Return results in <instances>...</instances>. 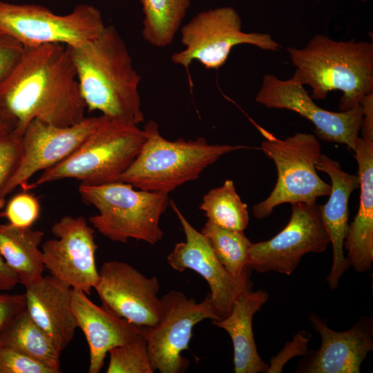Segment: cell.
I'll list each match as a JSON object with an SVG mask.
<instances>
[{
    "instance_id": "30",
    "label": "cell",
    "mask_w": 373,
    "mask_h": 373,
    "mask_svg": "<svg viewBox=\"0 0 373 373\" xmlns=\"http://www.w3.org/2000/svg\"><path fill=\"white\" fill-rule=\"evenodd\" d=\"M41 207L36 197L24 191L13 196L1 216L17 227H32L39 217Z\"/></svg>"
},
{
    "instance_id": "38",
    "label": "cell",
    "mask_w": 373,
    "mask_h": 373,
    "mask_svg": "<svg viewBox=\"0 0 373 373\" xmlns=\"http://www.w3.org/2000/svg\"><path fill=\"white\" fill-rule=\"evenodd\" d=\"M363 1H366V0H363Z\"/></svg>"
},
{
    "instance_id": "3",
    "label": "cell",
    "mask_w": 373,
    "mask_h": 373,
    "mask_svg": "<svg viewBox=\"0 0 373 373\" xmlns=\"http://www.w3.org/2000/svg\"><path fill=\"white\" fill-rule=\"evenodd\" d=\"M287 50L296 68L291 77L312 88L313 99H325L330 91L340 90L339 109L345 111L373 92L372 42L335 41L316 35L304 48Z\"/></svg>"
},
{
    "instance_id": "35",
    "label": "cell",
    "mask_w": 373,
    "mask_h": 373,
    "mask_svg": "<svg viewBox=\"0 0 373 373\" xmlns=\"http://www.w3.org/2000/svg\"><path fill=\"white\" fill-rule=\"evenodd\" d=\"M363 116L360 131L361 137L373 140V92L366 95L361 101Z\"/></svg>"
},
{
    "instance_id": "18",
    "label": "cell",
    "mask_w": 373,
    "mask_h": 373,
    "mask_svg": "<svg viewBox=\"0 0 373 373\" xmlns=\"http://www.w3.org/2000/svg\"><path fill=\"white\" fill-rule=\"evenodd\" d=\"M71 305L77 327L89 347V373L100 372L112 348L126 344L141 334V327L97 305L82 290L71 288Z\"/></svg>"
},
{
    "instance_id": "16",
    "label": "cell",
    "mask_w": 373,
    "mask_h": 373,
    "mask_svg": "<svg viewBox=\"0 0 373 373\" xmlns=\"http://www.w3.org/2000/svg\"><path fill=\"white\" fill-rule=\"evenodd\" d=\"M102 119L84 117L68 126H57L35 119L21 136L22 154L19 166L8 184L3 198L17 186L25 190L28 180L37 173L59 163L74 151L95 131Z\"/></svg>"
},
{
    "instance_id": "12",
    "label": "cell",
    "mask_w": 373,
    "mask_h": 373,
    "mask_svg": "<svg viewBox=\"0 0 373 373\" xmlns=\"http://www.w3.org/2000/svg\"><path fill=\"white\" fill-rule=\"evenodd\" d=\"M255 100L269 108L294 111L314 124L318 138L345 144L352 151L355 149L363 116L361 104L345 111L323 109L294 78L282 80L273 74L263 77Z\"/></svg>"
},
{
    "instance_id": "13",
    "label": "cell",
    "mask_w": 373,
    "mask_h": 373,
    "mask_svg": "<svg viewBox=\"0 0 373 373\" xmlns=\"http://www.w3.org/2000/svg\"><path fill=\"white\" fill-rule=\"evenodd\" d=\"M51 233L55 238L41 246L45 269L69 287L90 295L99 280L94 228L83 216H65L52 226Z\"/></svg>"
},
{
    "instance_id": "23",
    "label": "cell",
    "mask_w": 373,
    "mask_h": 373,
    "mask_svg": "<svg viewBox=\"0 0 373 373\" xmlns=\"http://www.w3.org/2000/svg\"><path fill=\"white\" fill-rule=\"evenodd\" d=\"M44 233L32 227L0 224V254L25 288L40 281L45 267L41 249Z\"/></svg>"
},
{
    "instance_id": "7",
    "label": "cell",
    "mask_w": 373,
    "mask_h": 373,
    "mask_svg": "<svg viewBox=\"0 0 373 373\" xmlns=\"http://www.w3.org/2000/svg\"><path fill=\"white\" fill-rule=\"evenodd\" d=\"M260 131L265 136L260 149L274 161L277 180L269 195L254 206L255 218H267L282 204L315 203L319 197L329 195L330 184L319 177L316 168L322 155L316 135L296 133L281 140L261 128Z\"/></svg>"
},
{
    "instance_id": "21",
    "label": "cell",
    "mask_w": 373,
    "mask_h": 373,
    "mask_svg": "<svg viewBox=\"0 0 373 373\" xmlns=\"http://www.w3.org/2000/svg\"><path fill=\"white\" fill-rule=\"evenodd\" d=\"M353 151L361 192L358 211L349 224L344 248L349 267L364 273L373 262V140L358 137Z\"/></svg>"
},
{
    "instance_id": "34",
    "label": "cell",
    "mask_w": 373,
    "mask_h": 373,
    "mask_svg": "<svg viewBox=\"0 0 373 373\" xmlns=\"http://www.w3.org/2000/svg\"><path fill=\"white\" fill-rule=\"evenodd\" d=\"M23 50L20 43L0 32V84L19 62Z\"/></svg>"
},
{
    "instance_id": "19",
    "label": "cell",
    "mask_w": 373,
    "mask_h": 373,
    "mask_svg": "<svg viewBox=\"0 0 373 373\" xmlns=\"http://www.w3.org/2000/svg\"><path fill=\"white\" fill-rule=\"evenodd\" d=\"M316 168L326 173L332 183L329 198L325 204L320 205V211L333 249L332 267L326 280L329 287L335 289L350 267L344 254L349 228L348 201L351 193L359 187V177L345 172L338 161L323 154Z\"/></svg>"
},
{
    "instance_id": "4",
    "label": "cell",
    "mask_w": 373,
    "mask_h": 373,
    "mask_svg": "<svg viewBox=\"0 0 373 373\" xmlns=\"http://www.w3.org/2000/svg\"><path fill=\"white\" fill-rule=\"evenodd\" d=\"M146 140L135 160L119 181L148 191L169 193L183 184L198 179L222 156L248 149L243 145L210 144L203 137L195 140L164 138L157 124L151 120L144 128Z\"/></svg>"
},
{
    "instance_id": "28",
    "label": "cell",
    "mask_w": 373,
    "mask_h": 373,
    "mask_svg": "<svg viewBox=\"0 0 373 373\" xmlns=\"http://www.w3.org/2000/svg\"><path fill=\"white\" fill-rule=\"evenodd\" d=\"M107 373H153L147 343L139 334L132 341L112 348L109 352Z\"/></svg>"
},
{
    "instance_id": "27",
    "label": "cell",
    "mask_w": 373,
    "mask_h": 373,
    "mask_svg": "<svg viewBox=\"0 0 373 373\" xmlns=\"http://www.w3.org/2000/svg\"><path fill=\"white\" fill-rule=\"evenodd\" d=\"M200 232L231 275L238 278L252 270L249 265V251L252 242L243 231L224 229L207 221Z\"/></svg>"
},
{
    "instance_id": "11",
    "label": "cell",
    "mask_w": 373,
    "mask_h": 373,
    "mask_svg": "<svg viewBox=\"0 0 373 373\" xmlns=\"http://www.w3.org/2000/svg\"><path fill=\"white\" fill-rule=\"evenodd\" d=\"M291 206L290 219L278 234L268 240L251 243L249 251L251 269L289 276L305 254L327 249L330 242L320 205L295 202Z\"/></svg>"
},
{
    "instance_id": "36",
    "label": "cell",
    "mask_w": 373,
    "mask_h": 373,
    "mask_svg": "<svg viewBox=\"0 0 373 373\" xmlns=\"http://www.w3.org/2000/svg\"><path fill=\"white\" fill-rule=\"evenodd\" d=\"M18 283L17 276L0 254V292L12 290Z\"/></svg>"
},
{
    "instance_id": "32",
    "label": "cell",
    "mask_w": 373,
    "mask_h": 373,
    "mask_svg": "<svg viewBox=\"0 0 373 373\" xmlns=\"http://www.w3.org/2000/svg\"><path fill=\"white\" fill-rule=\"evenodd\" d=\"M23 294L0 292V345L2 337L14 320L26 309Z\"/></svg>"
},
{
    "instance_id": "2",
    "label": "cell",
    "mask_w": 373,
    "mask_h": 373,
    "mask_svg": "<svg viewBox=\"0 0 373 373\" xmlns=\"http://www.w3.org/2000/svg\"><path fill=\"white\" fill-rule=\"evenodd\" d=\"M66 47L88 111H98L106 117L136 126L144 122L139 94L140 76L113 26H106L90 41Z\"/></svg>"
},
{
    "instance_id": "20",
    "label": "cell",
    "mask_w": 373,
    "mask_h": 373,
    "mask_svg": "<svg viewBox=\"0 0 373 373\" xmlns=\"http://www.w3.org/2000/svg\"><path fill=\"white\" fill-rule=\"evenodd\" d=\"M25 289L26 311L62 352L78 328L72 309L71 288L50 275Z\"/></svg>"
},
{
    "instance_id": "25",
    "label": "cell",
    "mask_w": 373,
    "mask_h": 373,
    "mask_svg": "<svg viewBox=\"0 0 373 373\" xmlns=\"http://www.w3.org/2000/svg\"><path fill=\"white\" fill-rule=\"evenodd\" d=\"M144 13L142 35L151 45L171 44L190 6L191 0H139Z\"/></svg>"
},
{
    "instance_id": "24",
    "label": "cell",
    "mask_w": 373,
    "mask_h": 373,
    "mask_svg": "<svg viewBox=\"0 0 373 373\" xmlns=\"http://www.w3.org/2000/svg\"><path fill=\"white\" fill-rule=\"evenodd\" d=\"M21 352L55 370L60 369V352L48 335L35 323L26 309L11 323L0 346Z\"/></svg>"
},
{
    "instance_id": "33",
    "label": "cell",
    "mask_w": 373,
    "mask_h": 373,
    "mask_svg": "<svg viewBox=\"0 0 373 373\" xmlns=\"http://www.w3.org/2000/svg\"><path fill=\"white\" fill-rule=\"evenodd\" d=\"M311 338L306 331L298 333L291 342H288L277 356L271 358L267 373L281 372L285 364L292 357L305 354L307 345Z\"/></svg>"
},
{
    "instance_id": "29",
    "label": "cell",
    "mask_w": 373,
    "mask_h": 373,
    "mask_svg": "<svg viewBox=\"0 0 373 373\" xmlns=\"http://www.w3.org/2000/svg\"><path fill=\"white\" fill-rule=\"evenodd\" d=\"M21 137L12 132L0 137V209L4 206L3 195L21 161Z\"/></svg>"
},
{
    "instance_id": "26",
    "label": "cell",
    "mask_w": 373,
    "mask_h": 373,
    "mask_svg": "<svg viewBox=\"0 0 373 373\" xmlns=\"http://www.w3.org/2000/svg\"><path fill=\"white\" fill-rule=\"evenodd\" d=\"M200 209L204 212L207 221L224 229L244 231L249 224L247 205L241 200L231 180L208 191Z\"/></svg>"
},
{
    "instance_id": "37",
    "label": "cell",
    "mask_w": 373,
    "mask_h": 373,
    "mask_svg": "<svg viewBox=\"0 0 373 373\" xmlns=\"http://www.w3.org/2000/svg\"><path fill=\"white\" fill-rule=\"evenodd\" d=\"M14 128L13 124L0 113V137L12 132Z\"/></svg>"
},
{
    "instance_id": "5",
    "label": "cell",
    "mask_w": 373,
    "mask_h": 373,
    "mask_svg": "<svg viewBox=\"0 0 373 373\" xmlns=\"http://www.w3.org/2000/svg\"><path fill=\"white\" fill-rule=\"evenodd\" d=\"M146 133L138 126L102 115L95 131L68 157L44 171L24 191L64 179L97 186L119 181L138 155Z\"/></svg>"
},
{
    "instance_id": "10",
    "label": "cell",
    "mask_w": 373,
    "mask_h": 373,
    "mask_svg": "<svg viewBox=\"0 0 373 373\" xmlns=\"http://www.w3.org/2000/svg\"><path fill=\"white\" fill-rule=\"evenodd\" d=\"M161 312L153 327H142V334L154 370L161 373L185 372L189 361L182 356L188 349L193 329L200 321L220 320L209 294L200 303L188 298L180 291L172 290L161 298Z\"/></svg>"
},
{
    "instance_id": "14",
    "label": "cell",
    "mask_w": 373,
    "mask_h": 373,
    "mask_svg": "<svg viewBox=\"0 0 373 373\" xmlns=\"http://www.w3.org/2000/svg\"><path fill=\"white\" fill-rule=\"evenodd\" d=\"M170 204L186 239L175 245L167 262L175 271L191 269L205 279L211 290L212 305L222 319L230 314L237 299L251 290V271L238 278L231 275L216 258L205 236L189 222L173 200H170Z\"/></svg>"
},
{
    "instance_id": "9",
    "label": "cell",
    "mask_w": 373,
    "mask_h": 373,
    "mask_svg": "<svg viewBox=\"0 0 373 373\" xmlns=\"http://www.w3.org/2000/svg\"><path fill=\"white\" fill-rule=\"evenodd\" d=\"M180 33L184 48L173 53L171 59L187 72L194 60L207 69L218 70L225 64L231 49L239 44L270 51L280 48L269 34L243 32L241 18L231 7L199 12L181 28Z\"/></svg>"
},
{
    "instance_id": "15",
    "label": "cell",
    "mask_w": 373,
    "mask_h": 373,
    "mask_svg": "<svg viewBox=\"0 0 373 373\" xmlns=\"http://www.w3.org/2000/svg\"><path fill=\"white\" fill-rule=\"evenodd\" d=\"M102 305L115 315L138 327H153L158 321L160 285L156 276L146 277L131 265L105 262L94 288Z\"/></svg>"
},
{
    "instance_id": "8",
    "label": "cell",
    "mask_w": 373,
    "mask_h": 373,
    "mask_svg": "<svg viewBox=\"0 0 373 373\" xmlns=\"http://www.w3.org/2000/svg\"><path fill=\"white\" fill-rule=\"evenodd\" d=\"M105 26L100 11L90 5H78L61 15L41 6L0 1V32L23 47L80 46L99 36Z\"/></svg>"
},
{
    "instance_id": "6",
    "label": "cell",
    "mask_w": 373,
    "mask_h": 373,
    "mask_svg": "<svg viewBox=\"0 0 373 373\" xmlns=\"http://www.w3.org/2000/svg\"><path fill=\"white\" fill-rule=\"evenodd\" d=\"M79 193L84 202L98 211L89 222L107 238L122 243L132 238L151 245L162 239L160 221L169 204V193L135 190L120 181L97 186L80 184Z\"/></svg>"
},
{
    "instance_id": "17",
    "label": "cell",
    "mask_w": 373,
    "mask_h": 373,
    "mask_svg": "<svg viewBox=\"0 0 373 373\" xmlns=\"http://www.w3.org/2000/svg\"><path fill=\"white\" fill-rule=\"evenodd\" d=\"M309 319L321 336L318 350L309 354L297 372L305 373H358L362 362L373 349V322L361 317L350 329L336 332L312 313Z\"/></svg>"
},
{
    "instance_id": "22",
    "label": "cell",
    "mask_w": 373,
    "mask_h": 373,
    "mask_svg": "<svg viewBox=\"0 0 373 373\" xmlns=\"http://www.w3.org/2000/svg\"><path fill=\"white\" fill-rule=\"evenodd\" d=\"M263 290H249L235 302L230 314L221 320H213L214 325L225 330L231 338L236 373L267 372L265 363L257 351L252 321L254 314L268 300Z\"/></svg>"
},
{
    "instance_id": "1",
    "label": "cell",
    "mask_w": 373,
    "mask_h": 373,
    "mask_svg": "<svg viewBox=\"0 0 373 373\" xmlns=\"http://www.w3.org/2000/svg\"><path fill=\"white\" fill-rule=\"evenodd\" d=\"M86 110L71 55L62 44L23 47L0 84V113L21 137L35 119L68 126L83 119Z\"/></svg>"
},
{
    "instance_id": "31",
    "label": "cell",
    "mask_w": 373,
    "mask_h": 373,
    "mask_svg": "<svg viewBox=\"0 0 373 373\" xmlns=\"http://www.w3.org/2000/svg\"><path fill=\"white\" fill-rule=\"evenodd\" d=\"M0 373H58V372L21 352L1 345Z\"/></svg>"
}]
</instances>
